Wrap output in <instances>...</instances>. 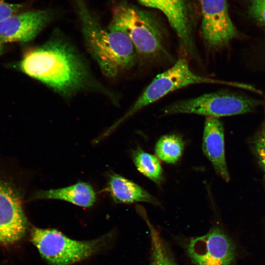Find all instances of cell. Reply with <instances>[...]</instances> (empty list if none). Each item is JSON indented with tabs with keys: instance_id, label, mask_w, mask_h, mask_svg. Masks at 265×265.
<instances>
[{
	"instance_id": "7",
	"label": "cell",
	"mask_w": 265,
	"mask_h": 265,
	"mask_svg": "<svg viewBox=\"0 0 265 265\" xmlns=\"http://www.w3.org/2000/svg\"><path fill=\"white\" fill-rule=\"evenodd\" d=\"M26 228L21 195L11 182L0 175V243L8 245L19 241Z\"/></svg>"
},
{
	"instance_id": "11",
	"label": "cell",
	"mask_w": 265,
	"mask_h": 265,
	"mask_svg": "<svg viewBox=\"0 0 265 265\" xmlns=\"http://www.w3.org/2000/svg\"><path fill=\"white\" fill-rule=\"evenodd\" d=\"M156 8L166 17L176 32L180 45L188 55L197 57L192 25L188 6L185 0H153Z\"/></svg>"
},
{
	"instance_id": "10",
	"label": "cell",
	"mask_w": 265,
	"mask_h": 265,
	"mask_svg": "<svg viewBox=\"0 0 265 265\" xmlns=\"http://www.w3.org/2000/svg\"><path fill=\"white\" fill-rule=\"evenodd\" d=\"M56 15V12L50 9L15 14L0 23V38L3 43L30 42L53 21Z\"/></svg>"
},
{
	"instance_id": "1",
	"label": "cell",
	"mask_w": 265,
	"mask_h": 265,
	"mask_svg": "<svg viewBox=\"0 0 265 265\" xmlns=\"http://www.w3.org/2000/svg\"><path fill=\"white\" fill-rule=\"evenodd\" d=\"M17 66L29 77L65 95L80 88L86 78L80 58L58 38L26 52Z\"/></svg>"
},
{
	"instance_id": "13",
	"label": "cell",
	"mask_w": 265,
	"mask_h": 265,
	"mask_svg": "<svg viewBox=\"0 0 265 265\" xmlns=\"http://www.w3.org/2000/svg\"><path fill=\"white\" fill-rule=\"evenodd\" d=\"M108 190L116 203L146 202L159 205L158 200L142 187L117 174L109 176Z\"/></svg>"
},
{
	"instance_id": "21",
	"label": "cell",
	"mask_w": 265,
	"mask_h": 265,
	"mask_svg": "<svg viewBox=\"0 0 265 265\" xmlns=\"http://www.w3.org/2000/svg\"><path fill=\"white\" fill-rule=\"evenodd\" d=\"M141 4L150 8H156L153 0H137Z\"/></svg>"
},
{
	"instance_id": "2",
	"label": "cell",
	"mask_w": 265,
	"mask_h": 265,
	"mask_svg": "<svg viewBox=\"0 0 265 265\" xmlns=\"http://www.w3.org/2000/svg\"><path fill=\"white\" fill-rule=\"evenodd\" d=\"M88 49L106 76L114 77L132 68L137 54L128 35L110 22L104 28L85 0H73Z\"/></svg>"
},
{
	"instance_id": "15",
	"label": "cell",
	"mask_w": 265,
	"mask_h": 265,
	"mask_svg": "<svg viewBox=\"0 0 265 265\" xmlns=\"http://www.w3.org/2000/svg\"><path fill=\"white\" fill-rule=\"evenodd\" d=\"M132 157L135 167L141 173L157 184L162 181L163 170L157 157L138 148L133 151Z\"/></svg>"
},
{
	"instance_id": "4",
	"label": "cell",
	"mask_w": 265,
	"mask_h": 265,
	"mask_svg": "<svg viewBox=\"0 0 265 265\" xmlns=\"http://www.w3.org/2000/svg\"><path fill=\"white\" fill-rule=\"evenodd\" d=\"M107 234L89 240H77L55 229L34 228L31 240L49 265H70L100 252L110 237Z\"/></svg>"
},
{
	"instance_id": "6",
	"label": "cell",
	"mask_w": 265,
	"mask_h": 265,
	"mask_svg": "<svg viewBox=\"0 0 265 265\" xmlns=\"http://www.w3.org/2000/svg\"><path fill=\"white\" fill-rule=\"evenodd\" d=\"M260 103L233 94L216 92L180 100L166 106L162 112L166 115L195 114L218 118L249 112Z\"/></svg>"
},
{
	"instance_id": "9",
	"label": "cell",
	"mask_w": 265,
	"mask_h": 265,
	"mask_svg": "<svg viewBox=\"0 0 265 265\" xmlns=\"http://www.w3.org/2000/svg\"><path fill=\"white\" fill-rule=\"evenodd\" d=\"M187 252L196 265H232L235 255L233 242L217 226L192 239Z\"/></svg>"
},
{
	"instance_id": "18",
	"label": "cell",
	"mask_w": 265,
	"mask_h": 265,
	"mask_svg": "<svg viewBox=\"0 0 265 265\" xmlns=\"http://www.w3.org/2000/svg\"><path fill=\"white\" fill-rule=\"evenodd\" d=\"M252 147L257 162L265 175V128L254 138Z\"/></svg>"
},
{
	"instance_id": "3",
	"label": "cell",
	"mask_w": 265,
	"mask_h": 265,
	"mask_svg": "<svg viewBox=\"0 0 265 265\" xmlns=\"http://www.w3.org/2000/svg\"><path fill=\"white\" fill-rule=\"evenodd\" d=\"M112 17L111 22L128 35L142 61H154L168 55L165 30L154 14L122 1L113 7Z\"/></svg>"
},
{
	"instance_id": "17",
	"label": "cell",
	"mask_w": 265,
	"mask_h": 265,
	"mask_svg": "<svg viewBox=\"0 0 265 265\" xmlns=\"http://www.w3.org/2000/svg\"><path fill=\"white\" fill-rule=\"evenodd\" d=\"M151 238V256L150 265H177L169 254L157 230L145 217Z\"/></svg>"
},
{
	"instance_id": "12",
	"label": "cell",
	"mask_w": 265,
	"mask_h": 265,
	"mask_svg": "<svg viewBox=\"0 0 265 265\" xmlns=\"http://www.w3.org/2000/svg\"><path fill=\"white\" fill-rule=\"evenodd\" d=\"M202 150L212 164L216 173L225 182H229L230 175L225 158L224 128L217 117H206Z\"/></svg>"
},
{
	"instance_id": "22",
	"label": "cell",
	"mask_w": 265,
	"mask_h": 265,
	"mask_svg": "<svg viewBox=\"0 0 265 265\" xmlns=\"http://www.w3.org/2000/svg\"><path fill=\"white\" fill-rule=\"evenodd\" d=\"M3 43L0 38V56L2 54L3 51Z\"/></svg>"
},
{
	"instance_id": "14",
	"label": "cell",
	"mask_w": 265,
	"mask_h": 265,
	"mask_svg": "<svg viewBox=\"0 0 265 265\" xmlns=\"http://www.w3.org/2000/svg\"><path fill=\"white\" fill-rule=\"evenodd\" d=\"M31 198L61 200L79 206L89 207L94 204L96 197L90 185L79 182L63 188L37 191Z\"/></svg>"
},
{
	"instance_id": "8",
	"label": "cell",
	"mask_w": 265,
	"mask_h": 265,
	"mask_svg": "<svg viewBox=\"0 0 265 265\" xmlns=\"http://www.w3.org/2000/svg\"><path fill=\"white\" fill-rule=\"evenodd\" d=\"M202 15L201 34L207 46L218 49L237 35L226 0H199Z\"/></svg>"
},
{
	"instance_id": "5",
	"label": "cell",
	"mask_w": 265,
	"mask_h": 265,
	"mask_svg": "<svg viewBox=\"0 0 265 265\" xmlns=\"http://www.w3.org/2000/svg\"><path fill=\"white\" fill-rule=\"evenodd\" d=\"M201 83L227 82L194 73L185 58H179L170 68L152 80L125 114L109 129V131L111 132L122 122L168 93L190 85Z\"/></svg>"
},
{
	"instance_id": "16",
	"label": "cell",
	"mask_w": 265,
	"mask_h": 265,
	"mask_svg": "<svg viewBox=\"0 0 265 265\" xmlns=\"http://www.w3.org/2000/svg\"><path fill=\"white\" fill-rule=\"evenodd\" d=\"M182 137L176 134L162 136L155 145L157 157L167 163H176L181 157L184 148Z\"/></svg>"
},
{
	"instance_id": "20",
	"label": "cell",
	"mask_w": 265,
	"mask_h": 265,
	"mask_svg": "<svg viewBox=\"0 0 265 265\" xmlns=\"http://www.w3.org/2000/svg\"><path fill=\"white\" fill-rule=\"evenodd\" d=\"M249 11L254 18L265 25V0H252Z\"/></svg>"
},
{
	"instance_id": "19",
	"label": "cell",
	"mask_w": 265,
	"mask_h": 265,
	"mask_svg": "<svg viewBox=\"0 0 265 265\" xmlns=\"http://www.w3.org/2000/svg\"><path fill=\"white\" fill-rule=\"evenodd\" d=\"M24 6L22 3H11L0 0V23L18 13Z\"/></svg>"
}]
</instances>
